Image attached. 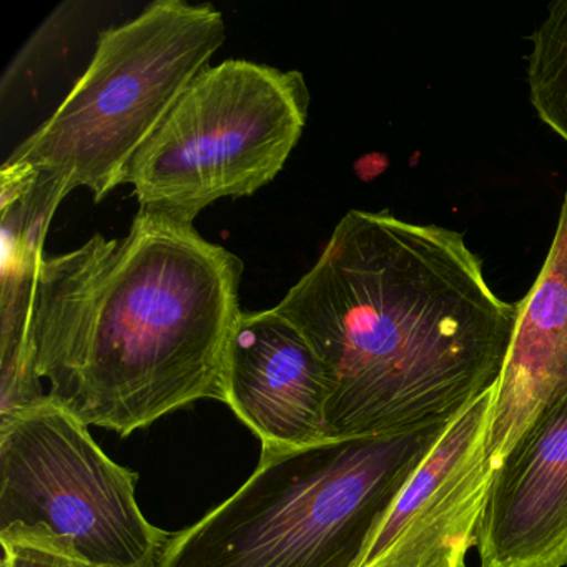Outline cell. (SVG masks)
Masks as SVG:
<instances>
[{"label": "cell", "instance_id": "obj_2", "mask_svg": "<svg viewBox=\"0 0 567 567\" xmlns=\"http://www.w3.org/2000/svg\"><path fill=\"white\" fill-rule=\"evenodd\" d=\"M244 264L194 224L138 210L124 240L95 234L45 258L31 320L48 396L122 437L200 400L224 403Z\"/></svg>", "mask_w": 567, "mask_h": 567}, {"label": "cell", "instance_id": "obj_14", "mask_svg": "<svg viewBox=\"0 0 567 567\" xmlns=\"http://www.w3.org/2000/svg\"><path fill=\"white\" fill-rule=\"evenodd\" d=\"M0 544L2 567H94L44 529L12 527L0 533Z\"/></svg>", "mask_w": 567, "mask_h": 567}, {"label": "cell", "instance_id": "obj_9", "mask_svg": "<svg viewBox=\"0 0 567 567\" xmlns=\"http://www.w3.org/2000/svg\"><path fill=\"white\" fill-rule=\"evenodd\" d=\"M476 549L480 567L567 566V398L494 470Z\"/></svg>", "mask_w": 567, "mask_h": 567}, {"label": "cell", "instance_id": "obj_8", "mask_svg": "<svg viewBox=\"0 0 567 567\" xmlns=\"http://www.w3.org/2000/svg\"><path fill=\"white\" fill-rule=\"evenodd\" d=\"M225 400L264 451L327 441L328 380L310 341L277 308L241 311L225 351Z\"/></svg>", "mask_w": 567, "mask_h": 567}, {"label": "cell", "instance_id": "obj_3", "mask_svg": "<svg viewBox=\"0 0 567 567\" xmlns=\"http://www.w3.org/2000/svg\"><path fill=\"white\" fill-rule=\"evenodd\" d=\"M450 421L261 450L250 480L204 519L172 534L157 567H360Z\"/></svg>", "mask_w": 567, "mask_h": 567}, {"label": "cell", "instance_id": "obj_10", "mask_svg": "<svg viewBox=\"0 0 567 567\" xmlns=\"http://www.w3.org/2000/svg\"><path fill=\"white\" fill-rule=\"evenodd\" d=\"M517 307L487 427L486 454L494 470L567 398V192L546 261Z\"/></svg>", "mask_w": 567, "mask_h": 567}, {"label": "cell", "instance_id": "obj_6", "mask_svg": "<svg viewBox=\"0 0 567 567\" xmlns=\"http://www.w3.org/2000/svg\"><path fill=\"white\" fill-rule=\"evenodd\" d=\"M137 480L52 398L0 414V533L48 530L94 567H157L172 534L142 513Z\"/></svg>", "mask_w": 567, "mask_h": 567}, {"label": "cell", "instance_id": "obj_7", "mask_svg": "<svg viewBox=\"0 0 567 567\" xmlns=\"http://www.w3.org/2000/svg\"><path fill=\"white\" fill-rule=\"evenodd\" d=\"M494 390L450 421L388 511L360 567H466L494 474L486 454Z\"/></svg>", "mask_w": 567, "mask_h": 567}, {"label": "cell", "instance_id": "obj_5", "mask_svg": "<svg viewBox=\"0 0 567 567\" xmlns=\"http://www.w3.org/2000/svg\"><path fill=\"white\" fill-rule=\"evenodd\" d=\"M303 74L230 59L205 69L135 155L124 185L141 210L194 224L217 200L270 184L303 135Z\"/></svg>", "mask_w": 567, "mask_h": 567}, {"label": "cell", "instance_id": "obj_1", "mask_svg": "<svg viewBox=\"0 0 567 567\" xmlns=\"http://www.w3.org/2000/svg\"><path fill=\"white\" fill-rule=\"evenodd\" d=\"M275 308L327 371V441L453 420L496 386L519 313L463 235L363 210Z\"/></svg>", "mask_w": 567, "mask_h": 567}, {"label": "cell", "instance_id": "obj_13", "mask_svg": "<svg viewBox=\"0 0 567 567\" xmlns=\"http://www.w3.org/2000/svg\"><path fill=\"white\" fill-rule=\"evenodd\" d=\"M82 4L79 2H62L25 42L24 48L18 52L11 64L0 79V94L2 101H8L12 91L29 82L38 72H41L45 62L52 61L55 54L62 51L68 39L71 38L72 25L79 18Z\"/></svg>", "mask_w": 567, "mask_h": 567}, {"label": "cell", "instance_id": "obj_11", "mask_svg": "<svg viewBox=\"0 0 567 567\" xmlns=\"http://www.w3.org/2000/svg\"><path fill=\"white\" fill-rule=\"evenodd\" d=\"M0 414H6L48 396L32 360V307L45 235L69 192L29 165L8 162L0 171Z\"/></svg>", "mask_w": 567, "mask_h": 567}, {"label": "cell", "instance_id": "obj_12", "mask_svg": "<svg viewBox=\"0 0 567 567\" xmlns=\"http://www.w3.org/2000/svg\"><path fill=\"white\" fill-rule=\"evenodd\" d=\"M527 89L537 117L567 144V0L550 4L530 34Z\"/></svg>", "mask_w": 567, "mask_h": 567}, {"label": "cell", "instance_id": "obj_4", "mask_svg": "<svg viewBox=\"0 0 567 567\" xmlns=\"http://www.w3.org/2000/svg\"><path fill=\"white\" fill-rule=\"evenodd\" d=\"M225 41L227 22L214 6L155 0L99 34L87 71L6 162L104 200Z\"/></svg>", "mask_w": 567, "mask_h": 567}]
</instances>
